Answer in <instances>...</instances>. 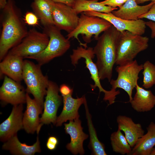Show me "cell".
Here are the masks:
<instances>
[{"label": "cell", "instance_id": "obj_1", "mask_svg": "<svg viewBox=\"0 0 155 155\" xmlns=\"http://www.w3.org/2000/svg\"><path fill=\"white\" fill-rule=\"evenodd\" d=\"M1 21L2 29L0 38V61L12 48L20 43L28 31L21 11L14 0H7L2 9Z\"/></svg>", "mask_w": 155, "mask_h": 155}, {"label": "cell", "instance_id": "obj_2", "mask_svg": "<svg viewBox=\"0 0 155 155\" xmlns=\"http://www.w3.org/2000/svg\"><path fill=\"white\" fill-rule=\"evenodd\" d=\"M120 32L113 25L99 36L93 49L100 80L111 81L116 63L118 42Z\"/></svg>", "mask_w": 155, "mask_h": 155}, {"label": "cell", "instance_id": "obj_3", "mask_svg": "<svg viewBox=\"0 0 155 155\" xmlns=\"http://www.w3.org/2000/svg\"><path fill=\"white\" fill-rule=\"evenodd\" d=\"M109 22L97 16H89L82 13L79 17L78 25L66 37L69 40L76 39L80 45L87 48V44L90 43L92 36L97 40L100 34L112 26Z\"/></svg>", "mask_w": 155, "mask_h": 155}, {"label": "cell", "instance_id": "obj_4", "mask_svg": "<svg viewBox=\"0 0 155 155\" xmlns=\"http://www.w3.org/2000/svg\"><path fill=\"white\" fill-rule=\"evenodd\" d=\"M149 39L127 30L120 32L115 64L121 65L131 62L140 52L148 48Z\"/></svg>", "mask_w": 155, "mask_h": 155}, {"label": "cell", "instance_id": "obj_5", "mask_svg": "<svg viewBox=\"0 0 155 155\" xmlns=\"http://www.w3.org/2000/svg\"><path fill=\"white\" fill-rule=\"evenodd\" d=\"M41 66L28 60L24 61L23 80L26 86V91L32 94L34 99L43 108L49 80L42 73Z\"/></svg>", "mask_w": 155, "mask_h": 155}, {"label": "cell", "instance_id": "obj_6", "mask_svg": "<svg viewBox=\"0 0 155 155\" xmlns=\"http://www.w3.org/2000/svg\"><path fill=\"white\" fill-rule=\"evenodd\" d=\"M60 31L54 25L44 28L43 32L49 38L48 44L40 53L28 59L35 60L42 66L64 54L69 49L71 44L69 40L66 38Z\"/></svg>", "mask_w": 155, "mask_h": 155}, {"label": "cell", "instance_id": "obj_7", "mask_svg": "<svg viewBox=\"0 0 155 155\" xmlns=\"http://www.w3.org/2000/svg\"><path fill=\"white\" fill-rule=\"evenodd\" d=\"M93 49L91 47L85 48L82 46L73 49L70 57L71 64L74 66L78 63L79 60L82 58L85 60L86 67L88 69L91 75V78L94 82V85H90L92 90L96 87L99 88L100 93L104 94L103 99L108 101L110 104L115 102L116 96L119 94V91L111 90L107 91L103 88L100 82L98 70L96 63L93 61L95 56Z\"/></svg>", "mask_w": 155, "mask_h": 155}, {"label": "cell", "instance_id": "obj_8", "mask_svg": "<svg viewBox=\"0 0 155 155\" xmlns=\"http://www.w3.org/2000/svg\"><path fill=\"white\" fill-rule=\"evenodd\" d=\"M49 38L44 32H40L34 28L30 29L21 42L11 49L7 53L24 58L36 55L47 46Z\"/></svg>", "mask_w": 155, "mask_h": 155}, {"label": "cell", "instance_id": "obj_9", "mask_svg": "<svg viewBox=\"0 0 155 155\" xmlns=\"http://www.w3.org/2000/svg\"><path fill=\"white\" fill-rule=\"evenodd\" d=\"M143 69V64L139 65L136 60L118 65L115 69L118 73L117 79H112L110 82L111 89L116 90L117 88H119L123 90L128 94L130 102L133 99V90L137 84L139 74Z\"/></svg>", "mask_w": 155, "mask_h": 155}, {"label": "cell", "instance_id": "obj_10", "mask_svg": "<svg viewBox=\"0 0 155 155\" xmlns=\"http://www.w3.org/2000/svg\"><path fill=\"white\" fill-rule=\"evenodd\" d=\"M51 11L54 25L60 30L68 33L78 25L79 17L72 7L52 1Z\"/></svg>", "mask_w": 155, "mask_h": 155}, {"label": "cell", "instance_id": "obj_11", "mask_svg": "<svg viewBox=\"0 0 155 155\" xmlns=\"http://www.w3.org/2000/svg\"><path fill=\"white\" fill-rule=\"evenodd\" d=\"M59 88L57 84L49 81L47 88L45 100L44 102V111L40 118V127L44 124L56 123L57 113L62 100L59 95Z\"/></svg>", "mask_w": 155, "mask_h": 155}, {"label": "cell", "instance_id": "obj_12", "mask_svg": "<svg viewBox=\"0 0 155 155\" xmlns=\"http://www.w3.org/2000/svg\"><path fill=\"white\" fill-rule=\"evenodd\" d=\"M83 13L88 16H97L104 19L120 32L127 30L134 34L142 35L145 32L146 22L142 19L136 20H127L116 16L112 12L106 13L86 11Z\"/></svg>", "mask_w": 155, "mask_h": 155}, {"label": "cell", "instance_id": "obj_13", "mask_svg": "<svg viewBox=\"0 0 155 155\" xmlns=\"http://www.w3.org/2000/svg\"><path fill=\"white\" fill-rule=\"evenodd\" d=\"M26 94L24 88L19 83L5 76L0 88V100L13 105L26 103Z\"/></svg>", "mask_w": 155, "mask_h": 155}, {"label": "cell", "instance_id": "obj_14", "mask_svg": "<svg viewBox=\"0 0 155 155\" xmlns=\"http://www.w3.org/2000/svg\"><path fill=\"white\" fill-rule=\"evenodd\" d=\"M23 104L14 105L8 118L0 125V139L5 142L19 130L23 128Z\"/></svg>", "mask_w": 155, "mask_h": 155}, {"label": "cell", "instance_id": "obj_15", "mask_svg": "<svg viewBox=\"0 0 155 155\" xmlns=\"http://www.w3.org/2000/svg\"><path fill=\"white\" fill-rule=\"evenodd\" d=\"M64 125L65 133L71 137L70 142L66 146L67 149L74 155L84 154L83 143L88 136L83 131L79 118L69 121L68 123H64Z\"/></svg>", "mask_w": 155, "mask_h": 155}, {"label": "cell", "instance_id": "obj_16", "mask_svg": "<svg viewBox=\"0 0 155 155\" xmlns=\"http://www.w3.org/2000/svg\"><path fill=\"white\" fill-rule=\"evenodd\" d=\"M28 94L26 92V108L23 114V128L28 133H34L36 131L38 134L40 129L39 115L42 113L43 108Z\"/></svg>", "mask_w": 155, "mask_h": 155}, {"label": "cell", "instance_id": "obj_17", "mask_svg": "<svg viewBox=\"0 0 155 155\" xmlns=\"http://www.w3.org/2000/svg\"><path fill=\"white\" fill-rule=\"evenodd\" d=\"M116 121L118 129L124 132L126 138L132 148L144 134L141 125L135 123L131 118L125 115H119Z\"/></svg>", "mask_w": 155, "mask_h": 155}, {"label": "cell", "instance_id": "obj_18", "mask_svg": "<svg viewBox=\"0 0 155 155\" xmlns=\"http://www.w3.org/2000/svg\"><path fill=\"white\" fill-rule=\"evenodd\" d=\"M24 59L7 53L0 63V73L20 82L23 80Z\"/></svg>", "mask_w": 155, "mask_h": 155}, {"label": "cell", "instance_id": "obj_19", "mask_svg": "<svg viewBox=\"0 0 155 155\" xmlns=\"http://www.w3.org/2000/svg\"><path fill=\"white\" fill-rule=\"evenodd\" d=\"M72 94L63 97V109L60 115L57 118L56 125L60 126L68 120H73L79 118L78 110L81 105L84 104L85 97L73 98Z\"/></svg>", "mask_w": 155, "mask_h": 155}, {"label": "cell", "instance_id": "obj_20", "mask_svg": "<svg viewBox=\"0 0 155 155\" xmlns=\"http://www.w3.org/2000/svg\"><path fill=\"white\" fill-rule=\"evenodd\" d=\"M154 3L151 1L146 5L140 6L136 0H128L118 9L113 11L112 13L116 16L125 20H136L139 16L147 12Z\"/></svg>", "mask_w": 155, "mask_h": 155}, {"label": "cell", "instance_id": "obj_21", "mask_svg": "<svg viewBox=\"0 0 155 155\" xmlns=\"http://www.w3.org/2000/svg\"><path fill=\"white\" fill-rule=\"evenodd\" d=\"M136 92L130 103L132 108L138 112L151 110L155 106V95L150 90H146L137 84Z\"/></svg>", "mask_w": 155, "mask_h": 155}, {"label": "cell", "instance_id": "obj_22", "mask_svg": "<svg viewBox=\"0 0 155 155\" xmlns=\"http://www.w3.org/2000/svg\"><path fill=\"white\" fill-rule=\"evenodd\" d=\"M3 150H9L13 155H33L36 152H40V143L38 136L36 142L32 145L29 146L22 143L19 140L17 134L10 138L2 146Z\"/></svg>", "mask_w": 155, "mask_h": 155}, {"label": "cell", "instance_id": "obj_23", "mask_svg": "<svg viewBox=\"0 0 155 155\" xmlns=\"http://www.w3.org/2000/svg\"><path fill=\"white\" fill-rule=\"evenodd\" d=\"M146 129L147 133L139 139L132 148L130 155H150L155 146V123L151 122Z\"/></svg>", "mask_w": 155, "mask_h": 155}, {"label": "cell", "instance_id": "obj_24", "mask_svg": "<svg viewBox=\"0 0 155 155\" xmlns=\"http://www.w3.org/2000/svg\"><path fill=\"white\" fill-rule=\"evenodd\" d=\"M52 0H34L31 7L44 28L54 25L51 11Z\"/></svg>", "mask_w": 155, "mask_h": 155}, {"label": "cell", "instance_id": "obj_25", "mask_svg": "<svg viewBox=\"0 0 155 155\" xmlns=\"http://www.w3.org/2000/svg\"><path fill=\"white\" fill-rule=\"evenodd\" d=\"M84 104L86 111L88 130L90 136L89 147L91 149L93 154L106 155L104 144L98 140L96 130L92 123L91 115L90 113L86 98Z\"/></svg>", "mask_w": 155, "mask_h": 155}, {"label": "cell", "instance_id": "obj_26", "mask_svg": "<svg viewBox=\"0 0 155 155\" xmlns=\"http://www.w3.org/2000/svg\"><path fill=\"white\" fill-rule=\"evenodd\" d=\"M98 0H75L72 8L78 14L86 11H94L108 13L117 9L104 5L98 2Z\"/></svg>", "mask_w": 155, "mask_h": 155}, {"label": "cell", "instance_id": "obj_27", "mask_svg": "<svg viewBox=\"0 0 155 155\" xmlns=\"http://www.w3.org/2000/svg\"><path fill=\"white\" fill-rule=\"evenodd\" d=\"M110 140L113 151L122 155H130L132 150L126 138L121 132L118 129L111 135Z\"/></svg>", "mask_w": 155, "mask_h": 155}, {"label": "cell", "instance_id": "obj_28", "mask_svg": "<svg viewBox=\"0 0 155 155\" xmlns=\"http://www.w3.org/2000/svg\"><path fill=\"white\" fill-rule=\"evenodd\" d=\"M143 67L142 86L148 89L155 85V65L147 61L143 64Z\"/></svg>", "mask_w": 155, "mask_h": 155}, {"label": "cell", "instance_id": "obj_29", "mask_svg": "<svg viewBox=\"0 0 155 155\" xmlns=\"http://www.w3.org/2000/svg\"><path fill=\"white\" fill-rule=\"evenodd\" d=\"M23 19L26 24L33 26H38L39 24V19L34 12H27Z\"/></svg>", "mask_w": 155, "mask_h": 155}, {"label": "cell", "instance_id": "obj_30", "mask_svg": "<svg viewBox=\"0 0 155 155\" xmlns=\"http://www.w3.org/2000/svg\"><path fill=\"white\" fill-rule=\"evenodd\" d=\"M128 0H105L100 2L105 5L113 8L119 7L122 5Z\"/></svg>", "mask_w": 155, "mask_h": 155}, {"label": "cell", "instance_id": "obj_31", "mask_svg": "<svg viewBox=\"0 0 155 155\" xmlns=\"http://www.w3.org/2000/svg\"><path fill=\"white\" fill-rule=\"evenodd\" d=\"M138 18H146L155 22V3L147 12L139 16Z\"/></svg>", "mask_w": 155, "mask_h": 155}, {"label": "cell", "instance_id": "obj_32", "mask_svg": "<svg viewBox=\"0 0 155 155\" xmlns=\"http://www.w3.org/2000/svg\"><path fill=\"white\" fill-rule=\"evenodd\" d=\"M59 143L57 138L54 136H50L48 139L46 146L48 149L51 150H55Z\"/></svg>", "mask_w": 155, "mask_h": 155}, {"label": "cell", "instance_id": "obj_33", "mask_svg": "<svg viewBox=\"0 0 155 155\" xmlns=\"http://www.w3.org/2000/svg\"><path fill=\"white\" fill-rule=\"evenodd\" d=\"M59 91L62 96H65L73 94V90L65 84H62L59 88Z\"/></svg>", "mask_w": 155, "mask_h": 155}, {"label": "cell", "instance_id": "obj_34", "mask_svg": "<svg viewBox=\"0 0 155 155\" xmlns=\"http://www.w3.org/2000/svg\"><path fill=\"white\" fill-rule=\"evenodd\" d=\"M146 26L150 28L151 31V37L152 38L155 37V22L152 21L146 22Z\"/></svg>", "mask_w": 155, "mask_h": 155}, {"label": "cell", "instance_id": "obj_35", "mask_svg": "<svg viewBox=\"0 0 155 155\" xmlns=\"http://www.w3.org/2000/svg\"><path fill=\"white\" fill-rule=\"evenodd\" d=\"M56 3H59L66 4L72 7L74 5L75 0H52Z\"/></svg>", "mask_w": 155, "mask_h": 155}, {"label": "cell", "instance_id": "obj_36", "mask_svg": "<svg viewBox=\"0 0 155 155\" xmlns=\"http://www.w3.org/2000/svg\"><path fill=\"white\" fill-rule=\"evenodd\" d=\"M7 0H0V8L1 9H3L6 5Z\"/></svg>", "mask_w": 155, "mask_h": 155}, {"label": "cell", "instance_id": "obj_37", "mask_svg": "<svg viewBox=\"0 0 155 155\" xmlns=\"http://www.w3.org/2000/svg\"><path fill=\"white\" fill-rule=\"evenodd\" d=\"M149 1H151L155 3V0H136V2L138 4L142 3Z\"/></svg>", "mask_w": 155, "mask_h": 155}, {"label": "cell", "instance_id": "obj_38", "mask_svg": "<svg viewBox=\"0 0 155 155\" xmlns=\"http://www.w3.org/2000/svg\"><path fill=\"white\" fill-rule=\"evenodd\" d=\"M150 155H155V146L152 150L150 154Z\"/></svg>", "mask_w": 155, "mask_h": 155}]
</instances>
